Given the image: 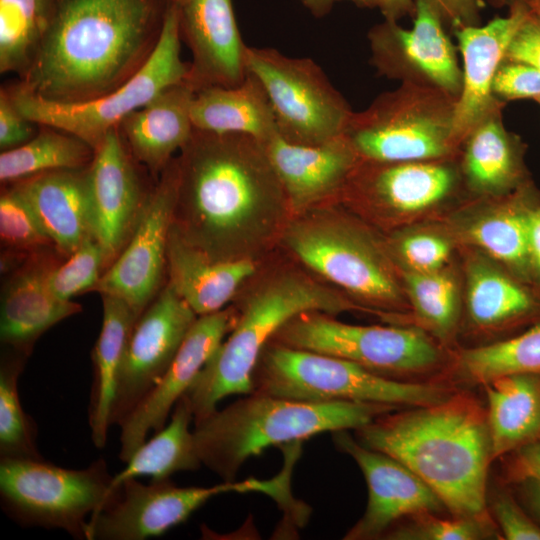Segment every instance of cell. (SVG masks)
Segmentation results:
<instances>
[{"instance_id":"obj_1","label":"cell","mask_w":540,"mask_h":540,"mask_svg":"<svg viewBox=\"0 0 540 540\" xmlns=\"http://www.w3.org/2000/svg\"><path fill=\"white\" fill-rule=\"evenodd\" d=\"M173 0H52L35 54L17 83L57 103L111 93L153 55Z\"/></svg>"},{"instance_id":"obj_2","label":"cell","mask_w":540,"mask_h":540,"mask_svg":"<svg viewBox=\"0 0 540 540\" xmlns=\"http://www.w3.org/2000/svg\"><path fill=\"white\" fill-rule=\"evenodd\" d=\"M180 151L173 229L213 259L236 258L287 201L264 142L194 128Z\"/></svg>"},{"instance_id":"obj_3","label":"cell","mask_w":540,"mask_h":540,"mask_svg":"<svg viewBox=\"0 0 540 540\" xmlns=\"http://www.w3.org/2000/svg\"><path fill=\"white\" fill-rule=\"evenodd\" d=\"M364 446L408 467L455 517L491 519L486 509L493 461L486 410L467 393L393 410L354 430Z\"/></svg>"},{"instance_id":"obj_4","label":"cell","mask_w":540,"mask_h":540,"mask_svg":"<svg viewBox=\"0 0 540 540\" xmlns=\"http://www.w3.org/2000/svg\"><path fill=\"white\" fill-rule=\"evenodd\" d=\"M365 402H305L250 392L194 423L199 459L223 481H235L247 460L272 446L322 433L356 430L397 410Z\"/></svg>"},{"instance_id":"obj_5","label":"cell","mask_w":540,"mask_h":540,"mask_svg":"<svg viewBox=\"0 0 540 540\" xmlns=\"http://www.w3.org/2000/svg\"><path fill=\"white\" fill-rule=\"evenodd\" d=\"M311 311L333 316L356 311L380 318L376 311L308 278L289 274L269 281L248 299L228 339L187 391L193 422L214 412L227 396L250 393L252 373L264 347L288 321Z\"/></svg>"},{"instance_id":"obj_6","label":"cell","mask_w":540,"mask_h":540,"mask_svg":"<svg viewBox=\"0 0 540 540\" xmlns=\"http://www.w3.org/2000/svg\"><path fill=\"white\" fill-rule=\"evenodd\" d=\"M292 251L308 267L394 325H413L402 274L385 237L348 218L294 224L286 234Z\"/></svg>"},{"instance_id":"obj_7","label":"cell","mask_w":540,"mask_h":540,"mask_svg":"<svg viewBox=\"0 0 540 540\" xmlns=\"http://www.w3.org/2000/svg\"><path fill=\"white\" fill-rule=\"evenodd\" d=\"M252 391L305 402H365L411 408L438 403L453 392L440 383L379 375L354 362L273 341L251 377Z\"/></svg>"},{"instance_id":"obj_8","label":"cell","mask_w":540,"mask_h":540,"mask_svg":"<svg viewBox=\"0 0 540 540\" xmlns=\"http://www.w3.org/2000/svg\"><path fill=\"white\" fill-rule=\"evenodd\" d=\"M457 98L435 88L401 83L353 112L345 137L361 159L380 162L455 158Z\"/></svg>"},{"instance_id":"obj_9","label":"cell","mask_w":540,"mask_h":540,"mask_svg":"<svg viewBox=\"0 0 540 540\" xmlns=\"http://www.w3.org/2000/svg\"><path fill=\"white\" fill-rule=\"evenodd\" d=\"M270 341L342 358L397 380L445 371L452 352L414 325H353L318 311L297 315Z\"/></svg>"},{"instance_id":"obj_10","label":"cell","mask_w":540,"mask_h":540,"mask_svg":"<svg viewBox=\"0 0 540 540\" xmlns=\"http://www.w3.org/2000/svg\"><path fill=\"white\" fill-rule=\"evenodd\" d=\"M108 472L103 459L85 469H67L44 459L0 458L1 504L22 525L86 539L89 519L120 492Z\"/></svg>"},{"instance_id":"obj_11","label":"cell","mask_w":540,"mask_h":540,"mask_svg":"<svg viewBox=\"0 0 540 540\" xmlns=\"http://www.w3.org/2000/svg\"><path fill=\"white\" fill-rule=\"evenodd\" d=\"M181 39L172 1L159 43L148 62L115 91L94 100L57 103L35 96L18 83L6 85L20 112L37 124L71 133L95 150L105 136L131 112L141 108L163 89L187 80L190 63L180 56Z\"/></svg>"},{"instance_id":"obj_12","label":"cell","mask_w":540,"mask_h":540,"mask_svg":"<svg viewBox=\"0 0 540 540\" xmlns=\"http://www.w3.org/2000/svg\"><path fill=\"white\" fill-rule=\"evenodd\" d=\"M342 193L372 212L389 232L442 219L471 197L459 156L399 162L360 159Z\"/></svg>"},{"instance_id":"obj_13","label":"cell","mask_w":540,"mask_h":540,"mask_svg":"<svg viewBox=\"0 0 540 540\" xmlns=\"http://www.w3.org/2000/svg\"><path fill=\"white\" fill-rule=\"evenodd\" d=\"M245 63L263 85L283 139L318 145L344 135L353 111L312 59L248 46Z\"/></svg>"},{"instance_id":"obj_14","label":"cell","mask_w":540,"mask_h":540,"mask_svg":"<svg viewBox=\"0 0 540 540\" xmlns=\"http://www.w3.org/2000/svg\"><path fill=\"white\" fill-rule=\"evenodd\" d=\"M118 496L89 519L88 540H143L164 534L189 518L212 497L227 492L260 491L276 497L281 481L255 478L223 481L210 487H178L170 479L143 484L124 481Z\"/></svg>"},{"instance_id":"obj_15","label":"cell","mask_w":540,"mask_h":540,"mask_svg":"<svg viewBox=\"0 0 540 540\" xmlns=\"http://www.w3.org/2000/svg\"><path fill=\"white\" fill-rule=\"evenodd\" d=\"M413 26L384 20L368 32L370 62L381 76L441 90L458 99L462 69L438 0H414Z\"/></svg>"},{"instance_id":"obj_16","label":"cell","mask_w":540,"mask_h":540,"mask_svg":"<svg viewBox=\"0 0 540 540\" xmlns=\"http://www.w3.org/2000/svg\"><path fill=\"white\" fill-rule=\"evenodd\" d=\"M176 196L173 158L150 189L128 242L94 290L123 300L137 317L161 290Z\"/></svg>"},{"instance_id":"obj_17","label":"cell","mask_w":540,"mask_h":540,"mask_svg":"<svg viewBox=\"0 0 540 540\" xmlns=\"http://www.w3.org/2000/svg\"><path fill=\"white\" fill-rule=\"evenodd\" d=\"M197 317L168 283L138 317L120 368L111 426H121L156 386Z\"/></svg>"},{"instance_id":"obj_18","label":"cell","mask_w":540,"mask_h":540,"mask_svg":"<svg viewBox=\"0 0 540 540\" xmlns=\"http://www.w3.org/2000/svg\"><path fill=\"white\" fill-rule=\"evenodd\" d=\"M463 281L460 336L501 340L540 324V288L483 252L459 246Z\"/></svg>"},{"instance_id":"obj_19","label":"cell","mask_w":540,"mask_h":540,"mask_svg":"<svg viewBox=\"0 0 540 540\" xmlns=\"http://www.w3.org/2000/svg\"><path fill=\"white\" fill-rule=\"evenodd\" d=\"M331 433L340 451L362 471L368 502L362 517L346 533V540L383 538L400 520L424 513H440L444 504L436 493L398 460L362 445L350 433Z\"/></svg>"},{"instance_id":"obj_20","label":"cell","mask_w":540,"mask_h":540,"mask_svg":"<svg viewBox=\"0 0 540 540\" xmlns=\"http://www.w3.org/2000/svg\"><path fill=\"white\" fill-rule=\"evenodd\" d=\"M141 168L117 128L96 148L88 168L93 237L103 250L104 272L128 242L153 186H146Z\"/></svg>"},{"instance_id":"obj_21","label":"cell","mask_w":540,"mask_h":540,"mask_svg":"<svg viewBox=\"0 0 540 540\" xmlns=\"http://www.w3.org/2000/svg\"><path fill=\"white\" fill-rule=\"evenodd\" d=\"M237 318L231 309L197 317L165 374L121 424L122 461L131 458L149 432H158L166 425L173 407L231 332Z\"/></svg>"},{"instance_id":"obj_22","label":"cell","mask_w":540,"mask_h":540,"mask_svg":"<svg viewBox=\"0 0 540 540\" xmlns=\"http://www.w3.org/2000/svg\"><path fill=\"white\" fill-rule=\"evenodd\" d=\"M536 188L531 180L507 195L470 197L442 220L459 246L483 252L520 279L531 283L527 216Z\"/></svg>"},{"instance_id":"obj_23","label":"cell","mask_w":540,"mask_h":540,"mask_svg":"<svg viewBox=\"0 0 540 540\" xmlns=\"http://www.w3.org/2000/svg\"><path fill=\"white\" fill-rule=\"evenodd\" d=\"M181 42L192 54L187 81L195 92L209 86L233 87L247 75V45L231 0H174Z\"/></svg>"},{"instance_id":"obj_24","label":"cell","mask_w":540,"mask_h":540,"mask_svg":"<svg viewBox=\"0 0 540 540\" xmlns=\"http://www.w3.org/2000/svg\"><path fill=\"white\" fill-rule=\"evenodd\" d=\"M509 7L505 17L455 31L463 58L462 90L454 119V138L460 148L474 126L505 105L493 95V80L515 32L532 8L521 3Z\"/></svg>"},{"instance_id":"obj_25","label":"cell","mask_w":540,"mask_h":540,"mask_svg":"<svg viewBox=\"0 0 540 540\" xmlns=\"http://www.w3.org/2000/svg\"><path fill=\"white\" fill-rule=\"evenodd\" d=\"M55 264L45 250L32 253L2 288L1 342L27 357L42 334L82 311L79 304L61 300L50 290L47 278Z\"/></svg>"},{"instance_id":"obj_26","label":"cell","mask_w":540,"mask_h":540,"mask_svg":"<svg viewBox=\"0 0 540 540\" xmlns=\"http://www.w3.org/2000/svg\"><path fill=\"white\" fill-rule=\"evenodd\" d=\"M264 144L286 200L296 209L342 193L361 159L345 135L318 145H303L277 134Z\"/></svg>"},{"instance_id":"obj_27","label":"cell","mask_w":540,"mask_h":540,"mask_svg":"<svg viewBox=\"0 0 540 540\" xmlns=\"http://www.w3.org/2000/svg\"><path fill=\"white\" fill-rule=\"evenodd\" d=\"M194 95L195 90L187 80L171 85L128 114L117 126L129 153L154 180L192 136Z\"/></svg>"},{"instance_id":"obj_28","label":"cell","mask_w":540,"mask_h":540,"mask_svg":"<svg viewBox=\"0 0 540 540\" xmlns=\"http://www.w3.org/2000/svg\"><path fill=\"white\" fill-rule=\"evenodd\" d=\"M502 110L481 120L461 144L459 166L471 197L507 195L532 180L527 145L505 127Z\"/></svg>"},{"instance_id":"obj_29","label":"cell","mask_w":540,"mask_h":540,"mask_svg":"<svg viewBox=\"0 0 540 540\" xmlns=\"http://www.w3.org/2000/svg\"><path fill=\"white\" fill-rule=\"evenodd\" d=\"M88 168L50 171L10 184L23 195L54 249L64 257L93 237Z\"/></svg>"},{"instance_id":"obj_30","label":"cell","mask_w":540,"mask_h":540,"mask_svg":"<svg viewBox=\"0 0 540 540\" xmlns=\"http://www.w3.org/2000/svg\"><path fill=\"white\" fill-rule=\"evenodd\" d=\"M255 269L253 261L244 257L213 259L171 228L167 283L197 316L222 310Z\"/></svg>"},{"instance_id":"obj_31","label":"cell","mask_w":540,"mask_h":540,"mask_svg":"<svg viewBox=\"0 0 540 540\" xmlns=\"http://www.w3.org/2000/svg\"><path fill=\"white\" fill-rule=\"evenodd\" d=\"M195 129L241 133L266 142L278 134L267 93L252 73L233 87L209 86L195 92L191 103Z\"/></svg>"},{"instance_id":"obj_32","label":"cell","mask_w":540,"mask_h":540,"mask_svg":"<svg viewBox=\"0 0 540 540\" xmlns=\"http://www.w3.org/2000/svg\"><path fill=\"white\" fill-rule=\"evenodd\" d=\"M482 386L493 461L540 440V376L504 375Z\"/></svg>"},{"instance_id":"obj_33","label":"cell","mask_w":540,"mask_h":540,"mask_svg":"<svg viewBox=\"0 0 540 540\" xmlns=\"http://www.w3.org/2000/svg\"><path fill=\"white\" fill-rule=\"evenodd\" d=\"M103 319L92 351L93 381L89 404V427L93 444L103 448L111 427L120 368L131 330L138 319L123 300L101 295Z\"/></svg>"},{"instance_id":"obj_34","label":"cell","mask_w":540,"mask_h":540,"mask_svg":"<svg viewBox=\"0 0 540 540\" xmlns=\"http://www.w3.org/2000/svg\"><path fill=\"white\" fill-rule=\"evenodd\" d=\"M413 325L449 350L458 347L463 314V281L458 257L434 272L401 271Z\"/></svg>"},{"instance_id":"obj_35","label":"cell","mask_w":540,"mask_h":540,"mask_svg":"<svg viewBox=\"0 0 540 540\" xmlns=\"http://www.w3.org/2000/svg\"><path fill=\"white\" fill-rule=\"evenodd\" d=\"M192 421V409L185 394L173 407L170 422L146 440L125 468L113 476V488L131 478L150 476L153 480H163L178 472L199 469L202 463L190 430Z\"/></svg>"},{"instance_id":"obj_36","label":"cell","mask_w":540,"mask_h":540,"mask_svg":"<svg viewBox=\"0 0 540 540\" xmlns=\"http://www.w3.org/2000/svg\"><path fill=\"white\" fill-rule=\"evenodd\" d=\"M445 371L458 381L480 385L510 374L540 376V324L494 342L458 347Z\"/></svg>"},{"instance_id":"obj_37","label":"cell","mask_w":540,"mask_h":540,"mask_svg":"<svg viewBox=\"0 0 540 540\" xmlns=\"http://www.w3.org/2000/svg\"><path fill=\"white\" fill-rule=\"evenodd\" d=\"M94 156L95 149L79 137L39 124L30 141L1 152L0 181L5 186L50 171L87 168Z\"/></svg>"},{"instance_id":"obj_38","label":"cell","mask_w":540,"mask_h":540,"mask_svg":"<svg viewBox=\"0 0 540 540\" xmlns=\"http://www.w3.org/2000/svg\"><path fill=\"white\" fill-rule=\"evenodd\" d=\"M52 0H0V72L21 77L45 29Z\"/></svg>"},{"instance_id":"obj_39","label":"cell","mask_w":540,"mask_h":540,"mask_svg":"<svg viewBox=\"0 0 540 540\" xmlns=\"http://www.w3.org/2000/svg\"><path fill=\"white\" fill-rule=\"evenodd\" d=\"M385 241L400 271L434 272L459 257V245L442 219L388 232Z\"/></svg>"},{"instance_id":"obj_40","label":"cell","mask_w":540,"mask_h":540,"mask_svg":"<svg viewBox=\"0 0 540 540\" xmlns=\"http://www.w3.org/2000/svg\"><path fill=\"white\" fill-rule=\"evenodd\" d=\"M27 356L10 350L0 365V458L43 459L36 427L22 408L18 381Z\"/></svg>"},{"instance_id":"obj_41","label":"cell","mask_w":540,"mask_h":540,"mask_svg":"<svg viewBox=\"0 0 540 540\" xmlns=\"http://www.w3.org/2000/svg\"><path fill=\"white\" fill-rule=\"evenodd\" d=\"M0 238L14 253L32 254L54 249L33 210L14 185H5L0 196Z\"/></svg>"},{"instance_id":"obj_42","label":"cell","mask_w":540,"mask_h":540,"mask_svg":"<svg viewBox=\"0 0 540 540\" xmlns=\"http://www.w3.org/2000/svg\"><path fill=\"white\" fill-rule=\"evenodd\" d=\"M66 258L49 271L47 281L52 293L70 301L77 295L94 291L105 270L100 244L90 237Z\"/></svg>"},{"instance_id":"obj_43","label":"cell","mask_w":540,"mask_h":540,"mask_svg":"<svg viewBox=\"0 0 540 540\" xmlns=\"http://www.w3.org/2000/svg\"><path fill=\"white\" fill-rule=\"evenodd\" d=\"M489 520L455 517L438 518L434 513L419 514L393 527L384 538L396 540H479L494 536Z\"/></svg>"},{"instance_id":"obj_44","label":"cell","mask_w":540,"mask_h":540,"mask_svg":"<svg viewBox=\"0 0 540 540\" xmlns=\"http://www.w3.org/2000/svg\"><path fill=\"white\" fill-rule=\"evenodd\" d=\"M493 95L500 101L530 98L540 100V70L532 65L503 59L492 84Z\"/></svg>"},{"instance_id":"obj_45","label":"cell","mask_w":540,"mask_h":540,"mask_svg":"<svg viewBox=\"0 0 540 540\" xmlns=\"http://www.w3.org/2000/svg\"><path fill=\"white\" fill-rule=\"evenodd\" d=\"M491 508L504 539L540 540V524L534 521L510 494H497Z\"/></svg>"},{"instance_id":"obj_46","label":"cell","mask_w":540,"mask_h":540,"mask_svg":"<svg viewBox=\"0 0 540 540\" xmlns=\"http://www.w3.org/2000/svg\"><path fill=\"white\" fill-rule=\"evenodd\" d=\"M39 124L25 117L15 105L8 87L0 89V149L17 148L30 141L38 132Z\"/></svg>"},{"instance_id":"obj_47","label":"cell","mask_w":540,"mask_h":540,"mask_svg":"<svg viewBox=\"0 0 540 540\" xmlns=\"http://www.w3.org/2000/svg\"><path fill=\"white\" fill-rule=\"evenodd\" d=\"M504 59L523 62L540 70V4L532 7L515 32Z\"/></svg>"},{"instance_id":"obj_48","label":"cell","mask_w":540,"mask_h":540,"mask_svg":"<svg viewBox=\"0 0 540 540\" xmlns=\"http://www.w3.org/2000/svg\"><path fill=\"white\" fill-rule=\"evenodd\" d=\"M507 465V476L510 481L520 483L535 481L540 483V440L524 445L511 452Z\"/></svg>"},{"instance_id":"obj_49","label":"cell","mask_w":540,"mask_h":540,"mask_svg":"<svg viewBox=\"0 0 540 540\" xmlns=\"http://www.w3.org/2000/svg\"><path fill=\"white\" fill-rule=\"evenodd\" d=\"M528 264L530 282L540 288V190L535 189L527 216Z\"/></svg>"},{"instance_id":"obj_50","label":"cell","mask_w":540,"mask_h":540,"mask_svg":"<svg viewBox=\"0 0 540 540\" xmlns=\"http://www.w3.org/2000/svg\"><path fill=\"white\" fill-rule=\"evenodd\" d=\"M446 24L456 30L478 26L482 0H438Z\"/></svg>"},{"instance_id":"obj_51","label":"cell","mask_w":540,"mask_h":540,"mask_svg":"<svg viewBox=\"0 0 540 540\" xmlns=\"http://www.w3.org/2000/svg\"><path fill=\"white\" fill-rule=\"evenodd\" d=\"M367 7H377L386 20L397 21L403 16H414V0H368Z\"/></svg>"},{"instance_id":"obj_52","label":"cell","mask_w":540,"mask_h":540,"mask_svg":"<svg viewBox=\"0 0 540 540\" xmlns=\"http://www.w3.org/2000/svg\"><path fill=\"white\" fill-rule=\"evenodd\" d=\"M521 495L531 516L540 523V483L535 481L520 482Z\"/></svg>"},{"instance_id":"obj_53","label":"cell","mask_w":540,"mask_h":540,"mask_svg":"<svg viewBox=\"0 0 540 540\" xmlns=\"http://www.w3.org/2000/svg\"><path fill=\"white\" fill-rule=\"evenodd\" d=\"M299 1L309 12L317 18H321L327 15L333 5L339 0H297ZM359 6L367 7L368 0H351Z\"/></svg>"},{"instance_id":"obj_54","label":"cell","mask_w":540,"mask_h":540,"mask_svg":"<svg viewBox=\"0 0 540 540\" xmlns=\"http://www.w3.org/2000/svg\"><path fill=\"white\" fill-rule=\"evenodd\" d=\"M490 4L496 7H501L504 5H513L517 3L526 4L531 7H535L538 5L539 0H487Z\"/></svg>"},{"instance_id":"obj_55","label":"cell","mask_w":540,"mask_h":540,"mask_svg":"<svg viewBox=\"0 0 540 540\" xmlns=\"http://www.w3.org/2000/svg\"><path fill=\"white\" fill-rule=\"evenodd\" d=\"M538 103L540 104V100L538 101Z\"/></svg>"},{"instance_id":"obj_56","label":"cell","mask_w":540,"mask_h":540,"mask_svg":"<svg viewBox=\"0 0 540 540\" xmlns=\"http://www.w3.org/2000/svg\"><path fill=\"white\" fill-rule=\"evenodd\" d=\"M539 4H540V0H539Z\"/></svg>"}]
</instances>
